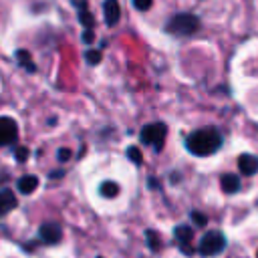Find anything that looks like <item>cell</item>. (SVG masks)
<instances>
[{"instance_id": "21", "label": "cell", "mask_w": 258, "mask_h": 258, "mask_svg": "<svg viewBox=\"0 0 258 258\" xmlns=\"http://www.w3.org/2000/svg\"><path fill=\"white\" fill-rule=\"evenodd\" d=\"M151 2H153V0H131V4H133V8H137V10H141V12H145V10H149V6H151Z\"/></svg>"}, {"instance_id": "4", "label": "cell", "mask_w": 258, "mask_h": 258, "mask_svg": "<svg viewBox=\"0 0 258 258\" xmlns=\"http://www.w3.org/2000/svg\"><path fill=\"white\" fill-rule=\"evenodd\" d=\"M226 246H228L226 236H224L220 230H210V232H206V234L202 236V240H200V244H198V252H200L204 258H208V256H216V254L224 252Z\"/></svg>"}, {"instance_id": "9", "label": "cell", "mask_w": 258, "mask_h": 258, "mask_svg": "<svg viewBox=\"0 0 258 258\" xmlns=\"http://www.w3.org/2000/svg\"><path fill=\"white\" fill-rule=\"evenodd\" d=\"M103 14H105V24L107 26H115L121 18V8L117 0H105L103 2Z\"/></svg>"}, {"instance_id": "10", "label": "cell", "mask_w": 258, "mask_h": 258, "mask_svg": "<svg viewBox=\"0 0 258 258\" xmlns=\"http://www.w3.org/2000/svg\"><path fill=\"white\" fill-rule=\"evenodd\" d=\"M238 167H240V173L242 175H254L258 171V157L256 155H250V153H242L238 157Z\"/></svg>"}, {"instance_id": "8", "label": "cell", "mask_w": 258, "mask_h": 258, "mask_svg": "<svg viewBox=\"0 0 258 258\" xmlns=\"http://www.w3.org/2000/svg\"><path fill=\"white\" fill-rule=\"evenodd\" d=\"M16 206H18L16 194H14L10 187H2V189H0V220H2L6 214H10Z\"/></svg>"}, {"instance_id": "2", "label": "cell", "mask_w": 258, "mask_h": 258, "mask_svg": "<svg viewBox=\"0 0 258 258\" xmlns=\"http://www.w3.org/2000/svg\"><path fill=\"white\" fill-rule=\"evenodd\" d=\"M200 28V18L196 14H189V12H181V14H175L167 20L165 24V30L173 36H189L194 34L196 30Z\"/></svg>"}, {"instance_id": "17", "label": "cell", "mask_w": 258, "mask_h": 258, "mask_svg": "<svg viewBox=\"0 0 258 258\" xmlns=\"http://www.w3.org/2000/svg\"><path fill=\"white\" fill-rule=\"evenodd\" d=\"M189 218H191L194 226H200V228L208 226V216L202 214V212H198V210H191V212H189Z\"/></svg>"}, {"instance_id": "11", "label": "cell", "mask_w": 258, "mask_h": 258, "mask_svg": "<svg viewBox=\"0 0 258 258\" xmlns=\"http://www.w3.org/2000/svg\"><path fill=\"white\" fill-rule=\"evenodd\" d=\"M71 2H73V6L77 8L79 22H81L85 28H93L95 18H93V14L89 12V4H87V0H71Z\"/></svg>"}, {"instance_id": "5", "label": "cell", "mask_w": 258, "mask_h": 258, "mask_svg": "<svg viewBox=\"0 0 258 258\" xmlns=\"http://www.w3.org/2000/svg\"><path fill=\"white\" fill-rule=\"evenodd\" d=\"M18 139V123L12 117H0V147L14 145Z\"/></svg>"}, {"instance_id": "20", "label": "cell", "mask_w": 258, "mask_h": 258, "mask_svg": "<svg viewBox=\"0 0 258 258\" xmlns=\"http://www.w3.org/2000/svg\"><path fill=\"white\" fill-rule=\"evenodd\" d=\"M71 157H73V151H71V149H67V147H60V149L56 151V161H60V163L69 161Z\"/></svg>"}, {"instance_id": "26", "label": "cell", "mask_w": 258, "mask_h": 258, "mask_svg": "<svg viewBox=\"0 0 258 258\" xmlns=\"http://www.w3.org/2000/svg\"><path fill=\"white\" fill-rule=\"evenodd\" d=\"M97 258H103V256H97Z\"/></svg>"}, {"instance_id": "27", "label": "cell", "mask_w": 258, "mask_h": 258, "mask_svg": "<svg viewBox=\"0 0 258 258\" xmlns=\"http://www.w3.org/2000/svg\"><path fill=\"white\" fill-rule=\"evenodd\" d=\"M256 258H258V252H256Z\"/></svg>"}, {"instance_id": "24", "label": "cell", "mask_w": 258, "mask_h": 258, "mask_svg": "<svg viewBox=\"0 0 258 258\" xmlns=\"http://www.w3.org/2000/svg\"><path fill=\"white\" fill-rule=\"evenodd\" d=\"M62 175H64V169H56V171H50L48 173L50 179H56V177H62Z\"/></svg>"}, {"instance_id": "16", "label": "cell", "mask_w": 258, "mask_h": 258, "mask_svg": "<svg viewBox=\"0 0 258 258\" xmlns=\"http://www.w3.org/2000/svg\"><path fill=\"white\" fill-rule=\"evenodd\" d=\"M127 157H129V161H133L135 165H141V163H143V155H141V151H139L137 145H129V147H127Z\"/></svg>"}, {"instance_id": "1", "label": "cell", "mask_w": 258, "mask_h": 258, "mask_svg": "<svg viewBox=\"0 0 258 258\" xmlns=\"http://www.w3.org/2000/svg\"><path fill=\"white\" fill-rule=\"evenodd\" d=\"M222 143H224V137H222L220 129L212 127V125L200 127V129L191 131L185 137V141H183L185 149L191 155H196V157H210V155H214L222 147Z\"/></svg>"}, {"instance_id": "3", "label": "cell", "mask_w": 258, "mask_h": 258, "mask_svg": "<svg viewBox=\"0 0 258 258\" xmlns=\"http://www.w3.org/2000/svg\"><path fill=\"white\" fill-rule=\"evenodd\" d=\"M165 135H167V125L161 123V121H153V123H147V125L141 127L139 141L143 145H151L155 151H161L163 141H165Z\"/></svg>"}, {"instance_id": "18", "label": "cell", "mask_w": 258, "mask_h": 258, "mask_svg": "<svg viewBox=\"0 0 258 258\" xmlns=\"http://www.w3.org/2000/svg\"><path fill=\"white\" fill-rule=\"evenodd\" d=\"M28 155H30V151H28V147H16L14 149V159L18 161V163H24L26 159H28Z\"/></svg>"}, {"instance_id": "7", "label": "cell", "mask_w": 258, "mask_h": 258, "mask_svg": "<svg viewBox=\"0 0 258 258\" xmlns=\"http://www.w3.org/2000/svg\"><path fill=\"white\" fill-rule=\"evenodd\" d=\"M173 236H175V240L179 242V248H181L183 254H187V256L194 254V250L187 248V244H189L191 238H194V230H191V226H185V224L175 226V228H173Z\"/></svg>"}, {"instance_id": "13", "label": "cell", "mask_w": 258, "mask_h": 258, "mask_svg": "<svg viewBox=\"0 0 258 258\" xmlns=\"http://www.w3.org/2000/svg\"><path fill=\"white\" fill-rule=\"evenodd\" d=\"M16 187H18V191L20 194H32L36 187H38V177L36 175H32V173H28V175H22V177H18V181H16Z\"/></svg>"}, {"instance_id": "22", "label": "cell", "mask_w": 258, "mask_h": 258, "mask_svg": "<svg viewBox=\"0 0 258 258\" xmlns=\"http://www.w3.org/2000/svg\"><path fill=\"white\" fill-rule=\"evenodd\" d=\"M145 236H147V240H149V242H147V244H149V248H151V250H157V248H159V244H157V236H155L151 230H147V232H145Z\"/></svg>"}, {"instance_id": "12", "label": "cell", "mask_w": 258, "mask_h": 258, "mask_svg": "<svg viewBox=\"0 0 258 258\" xmlns=\"http://www.w3.org/2000/svg\"><path fill=\"white\" fill-rule=\"evenodd\" d=\"M220 185H222L224 194H238L240 187H242V181L236 173H224L222 179H220Z\"/></svg>"}, {"instance_id": "23", "label": "cell", "mask_w": 258, "mask_h": 258, "mask_svg": "<svg viewBox=\"0 0 258 258\" xmlns=\"http://www.w3.org/2000/svg\"><path fill=\"white\" fill-rule=\"evenodd\" d=\"M95 40V32L91 30V28H87L85 32H83V42H87V44H91Z\"/></svg>"}, {"instance_id": "15", "label": "cell", "mask_w": 258, "mask_h": 258, "mask_svg": "<svg viewBox=\"0 0 258 258\" xmlns=\"http://www.w3.org/2000/svg\"><path fill=\"white\" fill-rule=\"evenodd\" d=\"M99 191H101V196H105V198H115V196L119 194V185H117L115 181H103V183L99 185Z\"/></svg>"}, {"instance_id": "14", "label": "cell", "mask_w": 258, "mask_h": 258, "mask_svg": "<svg viewBox=\"0 0 258 258\" xmlns=\"http://www.w3.org/2000/svg\"><path fill=\"white\" fill-rule=\"evenodd\" d=\"M14 56H16V60H18V64H20V67H24L28 73H34V71H36V67H34V62H32V58H30V52H28V50L18 48V50L14 52Z\"/></svg>"}, {"instance_id": "6", "label": "cell", "mask_w": 258, "mask_h": 258, "mask_svg": "<svg viewBox=\"0 0 258 258\" xmlns=\"http://www.w3.org/2000/svg\"><path fill=\"white\" fill-rule=\"evenodd\" d=\"M38 238H40L44 244H58L60 238H62V228H60V224H56V222H44V224L38 228Z\"/></svg>"}, {"instance_id": "19", "label": "cell", "mask_w": 258, "mask_h": 258, "mask_svg": "<svg viewBox=\"0 0 258 258\" xmlns=\"http://www.w3.org/2000/svg\"><path fill=\"white\" fill-rule=\"evenodd\" d=\"M85 60L89 64H99L101 62V50H87L85 52Z\"/></svg>"}, {"instance_id": "25", "label": "cell", "mask_w": 258, "mask_h": 258, "mask_svg": "<svg viewBox=\"0 0 258 258\" xmlns=\"http://www.w3.org/2000/svg\"><path fill=\"white\" fill-rule=\"evenodd\" d=\"M147 185H149V187H157V189H159V183H157V179H153V177L147 181Z\"/></svg>"}]
</instances>
